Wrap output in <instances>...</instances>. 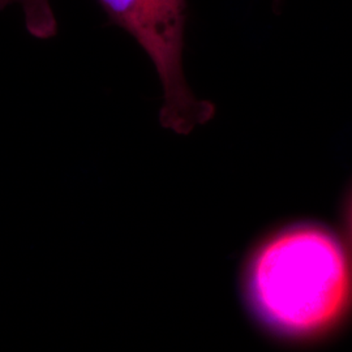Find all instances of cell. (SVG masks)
<instances>
[{
    "label": "cell",
    "instance_id": "6da1fadb",
    "mask_svg": "<svg viewBox=\"0 0 352 352\" xmlns=\"http://www.w3.org/2000/svg\"><path fill=\"white\" fill-rule=\"evenodd\" d=\"M243 292L252 315L270 334L291 342L315 340L351 308V261L325 227L294 223L254 247Z\"/></svg>",
    "mask_w": 352,
    "mask_h": 352
},
{
    "label": "cell",
    "instance_id": "7a4b0ae2",
    "mask_svg": "<svg viewBox=\"0 0 352 352\" xmlns=\"http://www.w3.org/2000/svg\"><path fill=\"white\" fill-rule=\"evenodd\" d=\"M110 23L124 29L149 56L164 90L160 122L188 135L215 113L212 102L199 100L183 71L187 0H97Z\"/></svg>",
    "mask_w": 352,
    "mask_h": 352
},
{
    "label": "cell",
    "instance_id": "3957f363",
    "mask_svg": "<svg viewBox=\"0 0 352 352\" xmlns=\"http://www.w3.org/2000/svg\"><path fill=\"white\" fill-rule=\"evenodd\" d=\"M14 4L21 7L26 30L32 37L46 41L58 34L59 26L51 0H0V12Z\"/></svg>",
    "mask_w": 352,
    "mask_h": 352
}]
</instances>
